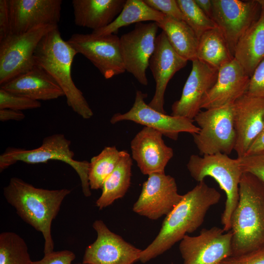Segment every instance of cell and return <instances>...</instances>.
Instances as JSON below:
<instances>
[{
	"label": "cell",
	"mask_w": 264,
	"mask_h": 264,
	"mask_svg": "<svg viewBox=\"0 0 264 264\" xmlns=\"http://www.w3.org/2000/svg\"><path fill=\"white\" fill-rule=\"evenodd\" d=\"M196 58L218 69L234 58L218 27L206 31L199 38Z\"/></svg>",
	"instance_id": "cell-28"
},
{
	"label": "cell",
	"mask_w": 264,
	"mask_h": 264,
	"mask_svg": "<svg viewBox=\"0 0 264 264\" xmlns=\"http://www.w3.org/2000/svg\"><path fill=\"white\" fill-rule=\"evenodd\" d=\"M7 91L40 101L65 96L62 88L42 67L35 66L31 70L0 86Z\"/></svg>",
	"instance_id": "cell-22"
},
{
	"label": "cell",
	"mask_w": 264,
	"mask_h": 264,
	"mask_svg": "<svg viewBox=\"0 0 264 264\" xmlns=\"http://www.w3.org/2000/svg\"><path fill=\"white\" fill-rule=\"evenodd\" d=\"M143 0L150 7L165 16L183 20L182 14L176 0Z\"/></svg>",
	"instance_id": "cell-34"
},
{
	"label": "cell",
	"mask_w": 264,
	"mask_h": 264,
	"mask_svg": "<svg viewBox=\"0 0 264 264\" xmlns=\"http://www.w3.org/2000/svg\"><path fill=\"white\" fill-rule=\"evenodd\" d=\"M183 16V20L198 37L206 31L217 27L214 21L198 6L195 0H176Z\"/></svg>",
	"instance_id": "cell-31"
},
{
	"label": "cell",
	"mask_w": 264,
	"mask_h": 264,
	"mask_svg": "<svg viewBox=\"0 0 264 264\" xmlns=\"http://www.w3.org/2000/svg\"><path fill=\"white\" fill-rule=\"evenodd\" d=\"M120 37L115 34L96 36L75 33L66 41L78 53L81 54L109 79L124 73L120 50Z\"/></svg>",
	"instance_id": "cell-10"
},
{
	"label": "cell",
	"mask_w": 264,
	"mask_h": 264,
	"mask_svg": "<svg viewBox=\"0 0 264 264\" xmlns=\"http://www.w3.org/2000/svg\"><path fill=\"white\" fill-rule=\"evenodd\" d=\"M245 94L264 99V59L258 65L251 76Z\"/></svg>",
	"instance_id": "cell-35"
},
{
	"label": "cell",
	"mask_w": 264,
	"mask_h": 264,
	"mask_svg": "<svg viewBox=\"0 0 264 264\" xmlns=\"http://www.w3.org/2000/svg\"><path fill=\"white\" fill-rule=\"evenodd\" d=\"M233 105L201 110L194 118L199 131L192 135L200 155L218 153L229 155L234 150L236 133Z\"/></svg>",
	"instance_id": "cell-7"
},
{
	"label": "cell",
	"mask_w": 264,
	"mask_h": 264,
	"mask_svg": "<svg viewBox=\"0 0 264 264\" xmlns=\"http://www.w3.org/2000/svg\"><path fill=\"white\" fill-rule=\"evenodd\" d=\"M214 226L202 229L196 236L186 235L179 250L183 264H220L232 255V233Z\"/></svg>",
	"instance_id": "cell-13"
},
{
	"label": "cell",
	"mask_w": 264,
	"mask_h": 264,
	"mask_svg": "<svg viewBox=\"0 0 264 264\" xmlns=\"http://www.w3.org/2000/svg\"><path fill=\"white\" fill-rule=\"evenodd\" d=\"M220 197V194L204 181L198 182L166 215L158 235L142 250L139 260L143 263L149 262L168 250L187 233L196 231L202 224L208 210L219 202Z\"/></svg>",
	"instance_id": "cell-1"
},
{
	"label": "cell",
	"mask_w": 264,
	"mask_h": 264,
	"mask_svg": "<svg viewBox=\"0 0 264 264\" xmlns=\"http://www.w3.org/2000/svg\"><path fill=\"white\" fill-rule=\"evenodd\" d=\"M220 264H264V247L241 255L230 256Z\"/></svg>",
	"instance_id": "cell-36"
},
{
	"label": "cell",
	"mask_w": 264,
	"mask_h": 264,
	"mask_svg": "<svg viewBox=\"0 0 264 264\" xmlns=\"http://www.w3.org/2000/svg\"><path fill=\"white\" fill-rule=\"evenodd\" d=\"M162 136L159 132L144 127L131 141L132 158L144 175L165 173L174 155L173 150L165 144Z\"/></svg>",
	"instance_id": "cell-20"
},
{
	"label": "cell",
	"mask_w": 264,
	"mask_h": 264,
	"mask_svg": "<svg viewBox=\"0 0 264 264\" xmlns=\"http://www.w3.org/2000/svg\"><path fill=\"white\" fill-rule=\"evenodd\" d=\"M175 179L165 173L152 174L142 185L132 210L139 215L156 220L167 215L181 200Z\"/></svg>",
	"instance_id": "cell-14"
},
{
	"label": "cell",
	"mask_w": 264,
	"mask_h": 264,
	"mask_svg": "<svg viewBox=\"0 0 264 264\" xmlns=\"http://www.w3.org/2000/svg\"><path fill=\"white\" fill-rule=\"evenodd\" d=\"M70 145V140L64 134L55 133L44 138L42 145L37 148L8 147L0 155V172L19 161L35 164L53 160L61 161L70 166L77 173L83 193L85 196L89 197L91 195L88 177L89 162L75 160Z\"/></svg>",
	"instance_id": "cell-6"
},
{
	"label": "cell",
	"mask_w": 264,
	"mask_h": 264,
	"mask_svg": "<svg viewBox=\"0 0 264 264\" xmlns=\"http://www.w3.org/2000/svg\"><path fill=\"white\" fill-rule=\"evenodd\" d=\"M188 61L179 55L170 45L163 31L157 36L154 51L149 67L155 82L154 94L148 104L154 109L166 113L164 94L174 74L184 67Z\"/></svg>",
	"instance_id": "cell-19"
},
{
	"label": "cell",
	"mask_w": 264,
	"mask_h": 264,
	"mask_svg": "<svg viewBox=\"0 0 264 264\" xmlns=\"http://www.w3.org/2000/svg\"><path fill=\"white\" fill-rule=\"evenodd\" d=\"M256 0L260 4L261 8H264V0Z\"/></svg>",
	"instance_id": "cell-42"
},
{
	"label": "cell",
	"mask_w": 264,
	"mask_h": 264,
	"mask_svg": "<svg viewBox=\"0 0 264 264\" xmlns=\"http://www.w3.org/2000/svg\"><path fill=\"white\" fill-rule=\"evenodd\" d=\"M250 78L234 58L218 69L216 81L204 96L201 108L206 110L233 104L246 93Z\"/></svg>",
	"instance_id": "cell-21"
},
{
	"label": "cell",
	"mask_w": 264,
	"mask_h": 264,
	"mask_svg": "<svg viewBox=\"0 0 264 264\" xmlns=\"http://www.w3.org/2000/svg\"><path fill=\"white\" fill-rule=\"evenodd\" d=\"M232 255L239 256L264 247V185L243 173L239 199L231 217Z\"/></svg>",
	"instance_id": "cell-3"
},
{
	"label": "cell",
	"mask_w": 264,
	"mask_h": 264,
	"mask_svg": "<svg viewBox=\"0 0 264 264\" xmlns=\"http://www.w3.org/2000/svg\"><path fill=\"white\" fill-rule=\"evenodd\" d=\"M41 106L39 101L0 88V110L9 109L22 111L38 109Z\"/></svg>",
	"instance_id": "cell-32"
},
{
	"label": "cell",
	"mask_w": 264,
	"mask_h": 264,
	"mask_svg": "<svg viewBox=\"0 0 264 264\" xmlns=\"http://www.w3.org/2000/svg\"><path fill=\"white\" fill-rule=\"evenodd\" d=\"M233 118L236 133L234 151L237 157H242L263 129L264 99L244 94L233 103Z\"/></svg>",
	"instance_id": "cell-18"
},
{
	"label": "cell",
	"mask_w": 264,
	"mask_h": 264,
	"mask_svg": "<svg viewBox=\"0 0 264 264\" xmlns=\"http://www.w3.org/2000/svg\"><path fill=\"white\" fill-rule=\"evenodd\" d=\"M158 25L156 22L136 23L119 39L121 55L125 71L141 85L147 86L146 70L154 51Z\"/></svg>",
	"instance_id": "cell-9"
},
{
	"label": "cell",
	"mask_w": 264,
	"mask_h": 264,
	"mask_svg": "<svg viewBox=\"0 0 264 264\" xmlns=\"http://www.w3.org/2000/svg\"><path fill=\"white\" fill-rule=\"evenodd\" d=\"M146 93L137 90L131 109L124 113H116L111 118L112 124L122 121H131L145 127L154 129L163 135L172 140L177 139L181 132H187L192 135L199 131L198 127L188 118L169 115L158 111L146 104L145 99Z\"/></svg>",
	"instance_id": "cell-12"
},
{
	"label": "cell",
	"mask_w": 264,
	"mask_h": 264,
	"mask_svg": "<svg viewBox=\"0 0 264 264\" xmlns=\"http://www.w3.org/2000/svg\"><path fill=\"white\" fill-rule=\"evenodd\" d=\"M58 25H43L25 33L10 34L0 40V85L31 70L34 55L43 37Z\"/></svg>",
	"instance_id": "cell-8"
},
{
	"label": "cell",
	"mask_w": 264,
	"mask_h": 264,
	"mask_svg": "<svg viewBox=\"0 0 264 264\" xmlns=\"http://www.w3.org/2000/svg\"><path fill=\"white\" fill-rule=\"evenodd\" d=\"M157 24L165 34L170 45L179 55L188 61L197 59L199 39L184 21L165 16Z\"/></svg>",
	"instance_id": "cell-25"
},
{
	"label": "cell",
	"mask_w": 264,
	"mask_h": 264,
	"mask_svg": "<svg viewBox=\"0 0 264 264\" xmlns=\"http://www.w3.org/2000/svg\"><path fill=\"white\" fill-rule=\"evenodd\" d=\"M92 226L97 237L86 249L83 264H134L139 260L141 249L111 232L101 220Z\"/></svg>",
	"instance_id": "cell-15"
},
{
	"label": "cell",
	"mask_w": 264,
	"mask_h": 264,
	"mask_svg": "<svg viewBox=\"0 0 264 264\" xmlns=\"http://www.w3.org/2000/svg\"><path fill=\"white\" fill-rule=\"evenodd\" d=\"M27 244L19 235L12 232L0 234V264H30Z\"/></svg>",
	"instance_id": "cell-30"
},
{
	"label": "cell",
	"mask_w": 264,
	"mask_h": 264,
	"mask_svg": "<svg viewBox=\"0 0 264 264\" xmlns=\"http://www.w3.org/2000/svg\"><path fill=\"white\" fill-rule=\"evenodd\" d=\"M211 19L222 33L234 57L236 45L259 19L261 7L256 0H212Z\"/></svg>",
	"instance_id": "cell-11"
},
{
	"label": "cell",
	"mask_w": 264,
	"mask_h": 264,
	"mask_svg": "<svg viewBox=\"0 0 264 264\" xmlns=\"http://www.w3.org/2000/svg\"><path fill=\"white\" fill-rule=\"evenodd\" d=\"M264 150V122L263 129L252 143L245 155L251 154Z\"/></svg>",
	"instance_id": "cell-40"
},
{
	"label": "cell",
	"mask_w": 264,
	"mask_h": 264,
	"mask_svg": "<svg viewBox=\"0 0 264 264\" xmlns=\"http://www.w3.org/2000/svg\"><path fill=\"white\" fill-rule=\"evenodd\" d=\"M132 165L130 154L126 151H122L118 165L104 181L102 194L96 201V205L100 210L125 196L131 184Z\"/></svg>",
	"instance_id": "cell-26"
},
{
	"label": "cell",
	"mask_w": 264,
	"mask_h": 264,
	"mask_svg": "<svg viewBox=\"0 0 264 264\" xmlns=\"http://www.w3.org/2000/svg\"><path fill=\"white\" fill-rule=\"evenodd\" d=\"M11 34L8 0H0V40Z\"/></svg>",
	"instance_id": "cell-38"
},
{
	"label": "cell",
	"mask_w": 264,
	"mask_h": 264,
	"mask_svg": "<svg viewBox=\"0 0 264 264\" xmlns=\"http://www.w3.org/2000/svg\"><path fill=\"white\" fill-rule=\"evenodd\" d=\"M183 87L181 97L172 106V115L193 120L201 111L202 101L215 83L218 69L195 59Z\"/></svg>",
	"instance_id": "cell-16"
},
{
	"label": "cell",
	"mask_w": 264,
	"mask_h": 264,
	"mask_svg": "<svg viewBox=\"0 0 264 264\" xmlns=\"http://www.w3.org/2000/svg\"><path fill=\"white\" fill-rule=\"evenodd\" d=\"M234 58L250 77L264 59V8L259 19L239 40Z\"/></svg>",
	"instance_id": "cell-24"
},
{
	"label": "cell",
	"mask_w": 264,
	"mask_h": 264,
	"mask_svg": "<svg viewBox=\"0 0 264 264\" xmlns=\"http://www.w3.org/2000/svg\"><path fill=\"white\" fill-rule=\"evenodd\" d=\"M126 0H73L74 23L93 31L104 28L119 14Z\"/></svg>",
	"instance_id": "cell-23"
},
{
	"label": "cell",
	"mask_w": 264,
	"mask_h": 264,
	"mask_svg": "<svg viewBox=\"0 0 264 264\" xmlns=\"http://www.w3.org/2000/svg\"><path fill=\"white\" fill-rule=\"evenodd\" d=\"M165 15L148 6L143 0H126L123 8L114 21L107 26L93 31L96 35L115 34L124 26L142 22H160Z\"/></svg>",
	"instance_id": "cell-27"
},
{
	"label": "cell",
	"mask_w": 264,
	"mask_h": 264,
	"mask_svg": "<svg viewBox=\"0 0 264 264\" xmlns=\"http://www.w3.org/2000/svg\"><path fill=\"white\" fill-rule=\"evenodd\" d=\"M75 258L74 253L69 250L53 251L44 255L39 261H32L30 264H71Z\"/></svg>",
	"instance_id": "cell-37"
},
{
	"label": "cell",
	"mask_w": 264,
	"mask_h": 264,
	"mask_svg": "<svg viewBox=\"0 0 264 264\" xmlns=\"http://www.w3.org/2000/svg\"><path fill=\"white\" fill-rule=\"evenodd\" d=\"M187 168L191 176L198 182L210 176L224 192L226 200L221 221L223 230L230 231L232 214L239 199V185L243 174L238 158H232L221 153L204 155L192 154Z\"/></svg>",
	"instance_id": "cell-5"
},
{
	"label": "cell",
	"mask_w": 264,
	"mask_h": 264,
	"mask_svg": "<svg viewBox=\"0 0 264 264\" xmlns=\"http://www.w3.org/2000/svg\"><path fill=\"white\" fill-rule=\"evenodd\" d=\"M237 158L243 173L252 175L264 185V150Z\"/></svg>",
	"instance_id": "cell-33"
},
{
	"label": "cell",
	"mask_w": 264,
	"mask_h": 264,
	"mask_svg": "<svg viewBox=\"0 0 264 264\" xmlns=\"http://www.w3.org/2000/svg\"><path fill=\"white\" fill-rule=\"evenodd\" d=\"M122 154L114 146L106 147L90 160L88 169V182L90 189L102 188L107 177L118 165Z\"/></svg>",
	"instance_id": "cell-29"
},
{
	"label": "cell",
	"mask_w": 264,
	"mask_h": 264,
	"mask_svg": "<svg viewBox=\"0 0 264 264\" xmlns=\"http://www.w3.org/2000/svg\"><path fill=\"white\" fill-rule=\"evenodd\" d=\"M62 4L61 0H8L11 34L40 25H58Z\"/></svg>",
	"instance_id": "cell-17"
},
{
	"label": "cell",
	"mask_w": 264,
	"mask_h": 264,
	"mask_svg": "<svg viewBox=\"0 0 264 264\" xmlns=\"http://www.w3.org/2000/svg\"><path fill=\"white\" fill-rule=\"evenodd\" d=\"M77 54L67 41L63 39L56 27L41 39L34 59L35 65L44 69L62 88L67 105L83 118L88 119L93 116V111L71 76V66Z\"/></svg>",
	"instance_id": "cell-4"
},
{
	"label": "cell",
	"mask_w": 264,
	"mask_h": 264,
	"mask_svg": "<svg viewBox=\"0 0 264 264\" xmlns=\"http://www.w3.org/2000/svg\"><path fill=\"white\" fill-rule=\"evenodd\" d=\"M25 117V114L20 110L9 109L0 110V121L2 122L9 120L22 121Z\"/></svg>",
	"instance_id": "cell-39"
},
{
	"label": "cell",
	"mask_w": 264,
	"mask_h": 264,
	"mask_svg": "<svg viewBox=\"0 0 264 264\" xmlns=\"http://www.w3.org/2000/svg\"><path fill=\"white\" fill-rule=\"evenodd\" d=\"M195 1L202 11L211 18L213 10L212 0H195Z\"/></svg>",
	"instance_id": "cell-41"
},
{
	"label": "cell",
	"mask_w": 264,
	"mask_h": 264,
	"mask_svg": "<svg viewBox=\"0 0 264 264\" xmlns=\"http://www.w3.org/2000/svg\"><path fill=\"white\" fill-rule=\"evenodd\" d=\"M70 192V190L64 188L48 190L37 188L15 177L11 178L3 188L5 199L16 209L18 215L43 234L44 255L54 251L51 223L63 200Z\"/></svg>",
	"instance_id": "cell-2"
}]
</instances>
